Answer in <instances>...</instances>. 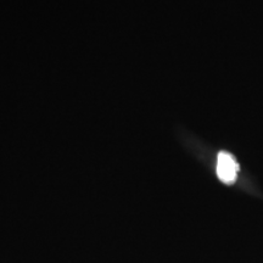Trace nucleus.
<instances>
[{"label": "nucleus", "instance_id": "obj_1", "mask_svg": "<svg viewBox=\"0 0 263 263\" xmlns=\"http://www.w3.org/2000/svg\"><path fill=\"white\" fill-rule=\"evenodd\" d=\"M217 176L218 178L226 184H232L236 180L239 172V164L234 159V156L230 155L228 153H222L218 154L217 157Z\"/></svg>", "mask_w": 263, "mask_h": 263}]
</instances>
